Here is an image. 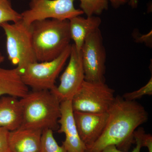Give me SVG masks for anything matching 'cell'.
I'll list each match as a JSON object with an SVG mask.
<instances>
[{
    "instance_id": "13",
    "label": "cell",
    "mask_w": 152,
    "mask_h": 152,
    "mask_svg": "<svg viewBox=\"0 0 152 152\" xmlns=\"http://www.w3.org/2000/svg\"><path fill=\"white\" fill-rule=\"evenodd\" d=\"M18 98L8 95L0 96V127L12 131L20 127L23 113Z\"/></svg>"
},
{
    "instance_id": "19",
    "label": "cell",
    "mask_w": 152,
    "mask_h": 152,
    "mask_svg": "<svg viewBox=\"0 0 152 152\" xmlns=\"http://www.w3.org/2000/svg\"><path fill=\"white\" fill-rule=\"evenodd\" d=\"M152 95V77L145 86L140 88L131 92L126 93L123 95L122 97L126 100L134 101L142 97L145 95L151 96Z\"/></svg>"
},
{
    "instance_id": "6",
    "label": "cell",
    "mask_w": 152,
    "mask_h": 152,
    "mask_svg": "<svg viewBox=\"0 0 152 152\" xmlns=\"http://www.w3.org/2000/svg\"><path fill=\"white\" fill-rule=\"evenodd\" d=\"M115 91L105 82L85 80L71 100L73 111L102 113L108 112L113 104Z\"/></svg>"
},
{
    "instance_id": "22",
    "label": "cell",
    "mask_w": 152,
    "mask_h": 152,
    "mask_svg": "<svg viewBox=\"0 0 152 152\" xmlns=\"http://www.w3.org/2000/svg\"><path fill=\"white\" fill-rule=\"evenodd\" d=\"M135 140V143L136 145L134 150L131 152H140L141 149L142 148L141 143L138 138L134 137ZM101 152H128L121 151L115 145H111L108 146L104 149Z\"/></svg>"
},
{
    "instance_id": "2",
    "label": "cell",
    "mask_w": 152,
    "mask_h": 152,
    "mask_svg": "<svg viewBox=\"0 0 152 152\" xmlns=\"http://www.w3.org/2000/svg\"><path fill=\"white\" fill-rule=\"evenodd\" d=\"M20 101L23 117L20 128L58 130L61 102L52 91L33 90Z\"/></svg>"
},
{
    "instance_id": "18",
    "label": "cell",
    "mask_w": 152,
    "mask_h": 152,
    "mask_svg": "<svg viewBox=\"0 0 152 152\" xmlns=\"http://www.w3.org/2000/svg\"><path fill=\"white\" fill-rule=\"evenodd\" d=\"M21 20V14L13 8L10 0H0V24L9 22L17 23Z\"/></svg>"
},
{
    "instance_id": "7",
    "label": "cell",
    "mask_w": 152,
    "mask_h": 152,
    "mask_svg": "<svg viewBox=\"0 0 152 152\" xmlns=\"http://www.w3.org/2000/svg\"><path fill=\"white\" fill-rule=\"evenodd\" d=\"M75 0H31L29 9L21 13L22 21L28 26L46 19L69 20L84 14L74 6Z\"/></svg>"
},
{
    "instance_id": "11",
    "label": "cell",
    "mask_w": 152,
    "mask_h": 152,
    "mask_svg": "<svg viewBox=\"0 0 152 152\" xmlns=\"http://www.w3.org/2000/svg\"><path fill=\"white\" fill-rule=\"evenodd\" d=\"M61 110L58 132L65 135L62 145L67 152H86V147L80 137L75 123L71 100L61 102Z\"/></svg>"
},
{
    "instance_id": "17",
    "label": "cell",
    "mask_w": 152,
    "mask_h": 152,
    "mask_svg": "<svg viewBox=\"0 0 152 152\" xmlns=\"http://www.w3.org/2000/svg\"><path fill=\"white\" fill-rule=\"evenodd\" d=\"M39 152H67L62 145L60 146L55 140L53 131L45 129L42 131Z\"/></svg>"
},
{
    "instance_id": "15",
    "label": "cell",
    "mask_w": 152,
    "mask_h": 152,
    "mask_svg": "<svg viewBox=\"0 0 152 152\" xmlns=\"http://www.w3.org/2000/svg\"><path fill=\"white\" fill-rule=\"evenodd\" d=\"M28 92V87L24 83L16 68L0 67V96L8 95L21 99Z\"/></svg>"
},
{
    "instance_id": "3",
    "label": "cell",
    "mask_w": 152,
    "mask_h": 152,
    "mask_svg": "<svg viewBox=\"0 0 152 152\" xmlns=\"http://www.w3.org/2000/svg\"><path fill=\"white\" fill-rule=\"evenodd\" d=\"M30 27L37 62L55 59L71 45L69 20L46 19L36 21Z\"/></svg>"
},
{
    "instance_id": "1",
    "label": "cell",
    "mask_w": 152,
    "mask_h": 152,
    "mask_svg": "<svg viewBox=\"0 0 152 152\" xmlns=\"http://www.w3.org/2000/svg\"><path fill=\"white\" fill-rule=\"evenodd\" d=\"M108 112V118L103 132L94 144L87 147L85 152H101L111 145L127 152L135 143V131L148 118L143 106L135 101L126 100L119 96L115 97Z\"/></svg>"
},
{
    "instance_id": "23",
    "label": "cell",
    "mask_w": 152,
    "mask_h": 152,
    "mask_svg": "<svg viewBox=\"0 0 152 152\" xmlns=\"http://www.w3.org/2000/svg\"><path fill=\"white\" fill-rule=\"evenodd\" d=\"M111 3L112 6L115 8H118L120 6L127 3L129 0H108Z\"/></svg>"
},
{
    "instance_id": "20",
    "label": "cell",
    "mask_w": 152,
    "mask_h": 152,
    "mask_svg": "<svg viewBox=\"0 0 152 152\" xmlns=\"http://www.w3.org/2000/svg\"><path fill=\"white\" fill-rule=\"evenodd\" d=\"M134 137L137 138L140 141L142 147L148 148V152H152V136L150 134H145L144 129L140 128L134 133Z\"/></svg>"
},
{
    "instance_id": "26",
    "label": "cell",
    "mask_w": 152,
    "mask_h": 152,
    "mask_svg": "<svg viewBox=\"0 0 152 152\" xmlns=\"http://www.w3.org/2000/svg\"><path fill=\"white\" fill-rule=\"evenodd\" d=\"M5 58L3 56V55L0 52V64L3 62L4 61Z\"/></svg>"
},
{
    "instance_id": "4",
    "label": "cell",
    "mask_w": 152,
    "mask_h": 152,
    "mask_svg": "<svg viewBox=\"0 0 152 152\" xmlns=\"http://www.w3.org/2000/svg\"><path fill=\"white\" fill-rule=\"evenodd\" d=\"M6 36V48L9 60L20 72L27 66L37 61L30 26L22 21L0 24Z\"/></svg>"
},
{
    "instance_id": "12",
    "label": "cell",
    "mask_w": 152,
    "mask_h": 152,
    "mask_svg": "<svg viewBox=\"0 0 152 152\" xmlns=\"http://www.w3.org/2000/svg\"><path fill=\"white\" fill-rule=\"evenodd\" d=\"M42 131L19 128L10 131L11 152H39Z\"/></svg>"
},
{
    "instance_id": "25",
    "label": "cell",
    "mask_w": 152,
    "mask_h": 152,
    "mask_svg": "<svg viewBox=\"0 0 152 152\" xmlns=\"http://www.w3.org/2000/svg\"><path fill=\"white\" fill-rule=\"evenodd\" d=\"M138 0H129V5L133 8H135L137 7Z\"/></svg>"
},
{
    "instance_id": "24",
    "label": "cell",
    "mask_w": 152,
    "mask_h": 152,
    "mask_svg": "<svg viewBox=\"0 0 152 152\" xmlns=\"http://www.w3.org/2000/svg\"><path fill=\"white\" fill-rule=\"evenodd\" d=\"M152 32L151 31L149 33L147 34L146 35H143L142 37H139V39L137 40L138 41H142V42H144L145 43L150 44L151 43V39L152 37Z\"/></svg>"
},
{
    "instance_id": "8",
    "label": "cell",
    "mask_w": 152,
    "mask_h": 152,
    "mask_svg": "<svg viewBox=\"0 0 152 152\" xmlns=\"http://www.w3.org/2000/svg\"><path fill=\"white\" fill-rule=\"evenodd\" d=\"M85 80L105 82L107 54L100 29L86 38L81 50Z\"/></svg>"
},
{
    "instance_id": "21",
    "label": "cell",
    "mask_w": 152,
    "mask_h": 152,
    "mask_svg": "<svg viewBox=\"0 0 152 152\" xmlns=\"http://www.w3.org/2000/svg\"><path fill=\"white\" fill-rule=\"evenodd\" d=\"M10 131L0 127V152H11L9 144V136Z\"/></svg>"
},
{
    "instance_id": "5",
    "label": "cell",
    "mask_w": 152,
    "mask_h": 152,
    "mask_svg": "<svg viewBox=\"0 0 152 152\" xmlns=\"http://www.w3.org/2000/svg\"><path fill=\"white\" fill-rule=\"evenodd\" d=\"M71 46L55 59L36 62L27 66L20 73L24 83L34 91L53 89L56 86V80L69 58Z\"/></svg>"
},
{
    "instance_id": "14",
    "label": "cell",
    "mask_w": 152,
    "mask_h": 152,
    "mask_svg": "<svg viewBox=\"0 0 152 152\" xmlns=\"http://www.w3.org/2000/svg\"><path fill=\"white\" fill-rule=\"evenodd\" d=\"M102 20L96 16L83 18L80 16L69 20V29L71 40L77 51L80 52L86 38L91 33L99 29Z\"/></svg>"
},
{
    "instance_id": "10",
    "label": "cell",
    "mask_w": 152,
    "mask_h": 152,
    "mask_svg": "<svg viewBox=\"0 0 152 152\" xmlns=\"http://www.w3.org/2000/svg\"><path fill=\"white\" fill-rule=\"evenodd\" d=\"M79 135L86 147L94 144L103 132L108 118V112L102 113L73 111Z\"/></svg>"
},
{
    "instance_id": "16",
    "label": "cell",
    "mask_w": 152,
    "mask_h": 152,
    "mask_svg": "<svg viewBox=\"0 0 152 152\" xmlns=\"http://www.w3.org/2000/svg\"><path fill=\"white\" fill-rule=\"evenodd\" d=\"M80 7L87 17L99 15L108 8V0H79Z\"/></svg>"
},
{
    "instance_id": "9",
    "label": "cell",
    "mask_w": 152,
    "mask_h": 152,
    "mask_svg": "<svg viewBox=\"0 0 152 152\" xmlns=\"http://www.w3.org/2000/svg\"><path fill=\"white\" fill-rule=\"evenodd\" d=\"M69 62L60 77V83L52 91L61 102L72 100L85 80L84 70L81 51H77L75 45L71 46Z\"/></svg>"
}]
</instances>
